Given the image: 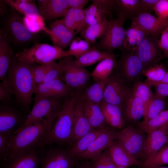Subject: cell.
Instances as JSON below:
<instances>
[{"label": "cell", "mask_w": 168, "mask_h": 168, "mask_svg": "<svg viewBox=\"0 0 168 168\" xmlns=\"http://www.w3.org/2000/svg\"><path fill=\"white\" fill-rule=\"evenodd\" d=\"M33 65L18 61L13 56L7 75L11 93L25 110H28L32 101L35 86Z\"/></svg>", "instance_id": "obj_1"}, {"label": "cell", "mask_w": 168, "mask_h": 168, "mask_svg": "<svg viewBox=\"0 0 168 168\" xmlns=\"http://www.w3.org/2000/svg\"><path fill=\"white\" fill-rule=\"evenodd\" d=\"M81 93L75 92L65 97L53 128L41 147L54 144L62 147L71 146L74 107Z\"/></svg>", "instance_id": "obj_2"}, {"label": "cell", "mask_w": 168, "mask_h": 168, "mask_svg": "<svg viewBox=\"0 0 168 168\" xmlns=\"http://www.w3.org/2000/svg\"><path fill=\"white\" fill-rule=\"evenodd\" d=\"M51 129L44 119L22 128L9 137L5 153L0 158L41 147V143Z\"/></svg>", "instance_id": "obj_3"}, {"label": "cell", "mask_w": 168, "mask_h": 168, "mask_svg": "<svg viewBox=\"0 0 168 168\" xmlns=\"http://www.w3.org/2000/svg\"><path fill=\"white\" fill-rule=\"evenodd\" d=\"M66 52L54 45L38 43L18 53L15 57L18 61L30 65L46 64L66 56Z\"/></svg>", "instance_id": "obj_4"}, {"label": "cell", "mask_w": 168, "mask_h": 168, "mask_svg": "<svg viewBox=\"0 0 168 168\" xmlns=\"http://www.w3.org/2000/svg\"><path fill=\"white\" fill-rule=\"evenodd\" d=\"M60 99L35 97L33 106L26 121L17 131L44 119L49 122L53 128L63 104Z\"/></svg>", "instance_id": "obj_5"}, {"label": "cell", "mask_w": 168, "mask_h": 168, "mask_svg": "<svg viewBox=\"0 0 168 168\" xmlns=\"http://www.w3.org/2000/svg\"><path fill=\"white\" fill-rule=\"evenodd\" d=\"M73 60L72 56L59 59L58 63L60 78L73 92H82L88 82L91 73L85 68L75 65Z\"/></svg>", "instance_id": "obj_6"}, {"label": "cell", "mask_w": 168, "mask_h": 168, "mask_svg": "<svg viewBox=\"0 0 168 168\" xmlns=\"http://www.w3.org/2000/svg\"><path fill=\"white\" fill-rule=\"evenodd\" d=\"M3 18L2 29L10 42L23 44L36 40L37 35L31 32L24 23L23 17L17 12L11 8Z\"/></svg>", "instance_id": "obj_7"}, {"label": "cell", "mask_w": 168, "mask_h": 168, "mask_svg": "<svg viewBox=\"0 0 168 168\" xmlns=\"http://www.w3.org/2000/svg\"><path fill=\"white\" fill-rule=\"evenodd\" d=\"M42 162L40 168H74L78 158L69 147L51 144L42 147Z\"/></svg>", "instance_id": "obj_8"}, {"label": "cell", "mask_w": 168, "mask_h": 168, "mask_svg": "<svg viewBox=\"0 0 168 168\" xmlns=\"http://www.w3.org/2000/svg\"><path fill=\"white\" fill-rule=\"evenodd\" d=\"M125 20L118 16L114 20H109L108 26L104 34L95 46L100 50L113 53L114 50L122 48L125 38L124 24Z\"/></svg>", "instance_id": "obj_9"}, {"label": "cell", "mask_w": 168, "mask_h": 168, "mask_svg": "<svg viewBox=\"0 0 168 168\" xmlns=\"http://www.w3.org/2000/svg\"><path fill=\"white\" fill-rule=\"evenodd\" d=\"M114 67L117 73L128 84L140 81L145 68L135 52L125 50Z\"/></svg>", "instance_id": "obj_10"}, {"label": "cell", "mask_w": 168, "mask_h": 168, "mask_svg": "<svg viewBox=\"0 0 168 168\" xmlns=\"http://www.w3.org/2000/svg\"><path fill=\"white\" fill-rule=\"evenodd\" d=\"M131 89L117 73H111L106 80L102 101L117 105L122 110Z\"/></svg>", "instance_id": "obj_11"}, {"label": "cell", "mask_w": 168, "mask_h": 168, "mask_svg": "<svg viewBox=\"0 0 168 168\" xmlns=\"http://www.w3.org/2000/svg\"><path fill=\"white\" fill-rule=\"evenodd\" d=\"M41 147L1 158L0 168H39L42 162Z\"/></svg>", "instance_id": "obj_12"}, {"label": "cell", "mask_w": 168, "mask_h": 168, "mask_svg": "<svg viewBox=\"0 0 168 168\" xmlns=\"http://www.w3.org/2000/svg\"><path fill=\"white\" fill-rule=\"evenodd\" d=\"M140 130L128 126L117 132L116 140L131 155L137 158L141 156L146 138Z\"/></svg>", "instance_id": "obj_13"}, {"label": "cell", "mask_w": 168, "mask_h": 168, "mask_svg": "<svg viewBox=\"0 0 168 168\" xmlns=\"http://www.w3.org/2000/svg\"><path fill=\"white\" fill-rule=\"evenodd\" d=\"M92 3L85 9L83 23L78 33H80L88 26L99 22L108 16L111 15L112 11H115V0H92Z\"/></svg>", "instance_id": "obj_14"}, {"label": "cell", "mask_w": 168, "mask_h": 168, "mask_svg": "<svg viewBox=\"0 0 168 168\" xmlns=\"http://www.w3.org/2000/svg\"><path fill=\"white\" fill-rule=\"evenodd\" d=\"M27 115H23L12 107L7 105L1 106L0 133L9 136L13 135L25 123Z\"/></svg>", "instance_id": "obj_15"}, {"label": "cell", "mask_w": 168, "mask_h": 168, "mask_svg": "<svg viewBox=\"0 0 168 168\" xmlns=\"http://www.w3.org/2000/svg\"><path fill=\"white\" fill-rule=\"evenodd\" d=\"M117 131L110 127L99 136L84 152L78 155V159L93 160L101 155L114 140Z\"/></svg>", "instance_id": "obj_16"}, {"label": "cell", "mask_w": 168, "mask_h": 168, "mask_svg": "<svg viewBox=\"0 0 168 168\" xmlns=\"http://www.w3.org/2000/svg\"><path fill=\"white\" fill-rule=\"evenodd\" d=\"M147 134L141 156L144 161L153 157L166 144L168 138V123Z\"/></svg>", "instance_id": "obj_17"}, {"label": "cell", "mask_w": 168, "mask_h": 168, "mask_svg": "<svg viewBox=\"0 0 168 168\" xmlns=\"http://www.w3.org/2000/svg\"><path fill=\"white\" fill-rule=\"evenodd\" d=\"M45 32L50 36L54 45L63 49L69 46L77 34L65 26L62 19L53 22Z\"/></svg>", "instance_id": "obj_18"}, {"label": "cell", "mask_w": 168, "mask_h": 168, "mask_svg": "<svg viewBox=\"0 0 168 168\" xmlns=\"http://www.w3.org/2000/svg\"><path fill=\"white\" fill-rule=\"evenodd\" d=\"M73 93L60 77L36 85L34 91L37 97L61 98L70 96Z\"/></svg>", "instance_id": "obj_19"}, {"label": "cell", "mask_w": 168, "mask_h": 168, "mask_svg": "<svg viewBox=\"0 0 168 168\" xmlns=\"http://www.w3.org/2000/svg\"><path fill=\"white\" fill-rule=\"evenodd\" d=\"M40 15L44 21L64 17L69 9L67 0H38Z\"/></svg>", "instance_id": "obj_20"}, {"label": "cell", "mask_w": 168, "mask_h": 168, "mask_svg": "<svg viewBox=\"0 0 168 168\" xmlns=\"http://www.w3.org/2000/svg\"><path fill=\"white\" fill-rule=\"evenodd\" d=\"M11 42L2 28L0 31V79L2 82L9 87L7 75L13 56Z\"/></svg>", "instance_id": "obj_21"}, {"label": "cell", "mask_w": 168, "mask_h": 168, "mask_svg": "<svg viewBox=\"0 0 168 168\" xmlns=\"http://www.w3.org/2000/svg\"><path fill=\"white\" fill-rule=\"evenodd\" d=\"M92 129L85 115L82 102L79 97L74 107L71 147L80 138Z\"/></svg>", "instance_id": "obj_22"}, {"label": "cell", "mask_w": 168, "mask_h": 168, "mask_svg": "<svg viewBox=\"0 0 168 168\" xmlns=\"http://www.w3.org/2000/svg\"><path fill=\"white\" fill-rule=\"evenodd\" d=\"M132 22L137 25L148 35L156 38L161 34L166 25L158 18L146 12L134 17Z\"/></svg>", "instance_id": "obj_23"}, {"label": "cell", "mask_w": 168, "mask_h": 168, "mask_svg": "<svg viewBox=\"0 0 168 168\" xmlns=\"http://www.w3.org/2000/svg\"><path fill=\"white\" fill-rule=\"evenodd\" d=\"M147 36L138 47L135 53L145 68L156 64L159 56L155 39Z\"/></svg>", "instance_id": "obj_24"}, {"label": "cell", "mask_w": 168, "mask_h": 168, "mask_svg": "<svg viewBox=\"0 0 168 168\" xmlns=\"http://www.w3.org/2000/svg\"><path fill=\"white\" fill-rule=\"evenodd\" d=\"M113 161L118 167L127 168L133 165L141 164V162L128 152L116 140L107 148Z\"/></svg>", "instance_id": "obj_25"}, {"label": "cell", "mask_w": 168, "mask_h": 168, "mask_svg": "<svg viewBox=\"0 0 168 168\" xmlns=\"http://www.w3.org/2000/svg\"><path fill=\"white\" fill-rule=\"evenodd\" d=\"M122 111L128 119L134 121L144 118L146 113L143 104L133 93L132 91L125 101Z\"/></svg>", "instance_id": "obj_26"}, {"label": "cell", "mask_w": 168, "mask_h": 168, "mask_svg": "<svg viewBox=\"0 0 168 168\" xmlns=\"http://www.w3.org/2000/svg\"><path fill=\"white\" fill-rule=\"evenodd\" d=\"M115 11L118 16L123 17L125 20L132 19L139 14L145 12L140 0H115Z\"/></svg>", "instance_id": "obj_27"}, {"label": "cell", "mask_w": 168, "mask_h": 168, "mask_svg": "<svg viewBox=\"0 0 168 168\" xmlns=\"http://www.w3.org/2000/svg\"><path fill=\"white\" fill-rule=\"evenodd\" d=\"M82 101L85 115L92 129L105 126L104 116L100 105L88 101Z\"/></svg>", "instance_id": "obj_28"}, {"label": "cell", "mask_w": 168, "mask_h": 168, "mask_svg": "<svg viewBox=\"0 0 168 168\" xmlns=\"http://www.w3.org/2000/svg\"><path fill=\"white\" fill-rule=\"evenodd\" d=\"M113 53H110L96 49L94 46L89 51L73 60L74 64L78 67H85L92 65L109 57H115Z\"/></svg>", "instance_id": "obj_29"}, {"label": "cell", "mask_w": 168, "mask_h": 168, "mask_svg": "<svg viewBox=\"0 0 168 168\" xmlns=\"http://www.w3.org/2000/svg\"><path fill=\"white\" fill-rule=\"evenodd\" d=\"M106 80L95 82L81 92L79 98L82 101H88L100 105L103 101Z\"/></svg>", "instance_id": "obj_30"}, {"label": "cell", "mask_w": 168, "mask_h": 168, "mask_svg": "<svg viewBox=\"0 0 168 168\" xmlns=\"http://www.w3.org/2000/svg\"><path fill=\"white\" fill-rule=\"evenodd\" d=\"M106 126L104 127L93 129L78 139L69 148L72 154L77 157L86 151L91 144L107 129Z\"/></svg>", "instance_id": "obj_31"}, {"label": "cell", "mask_w": 168, "mask_h": 168, "mask_svg": "<svg viewBox=\"0 0 168 168\" xmlns=\"http://www.w3.org/2000/svg\"><path fill=\"white\" fill-rule=\"evenodd\" d=\"M109 21V20L105 18L99 22L88 26L80 33V38L93 45L104 34Z\"/></svg>", "instance_id": "obj_32"}, {"label": "cell", "mask_w": 168, "mask_h": 168, "mask_svg": "<svg viewBox=\"0 0 168 168\" xmlns=\"http://www.w3.org/2000/svg\"><path fill=\"white\" fill-rule=\"evenodd\" d=\"M116 62L115 57L106 58L100 61L91 74L95 82L105 80L111 74Z\"/></svg>", "instance_id": "obj_33"}, {"label": "cell", "mask_w": 168, "mask_h": 168, "mask_svg": "<svg viewBox=\"0 0 168 168\" xmlns=\"http://www.w3.org/2000/svg\"><path fill=\"white\" fill-rule=\"evenodd\" d=\"M12 8L24 16L40 15L35 2L32 0H5Z\"/></svg>", "instance_id": "obj_34"}, {"label": "cell", "mask_w": 168, "mask_h": 168, "mask_svg": "<svg viewBox=\"0 0 168 168\" xmlns=\"http://www.w3.org/2000/svg\"><path fill=\"white\" fill-rule=\"evenodd\" d=\"M85 9L69 8L65 16L62 19L65 25L77 34L83 24L85 16Z\"/></svg>", "instance_id": "obj_35"}, {"label": "cell", "mask_w": 168, "mask_h": 168, "mask_svg": "<svg viewBox=\"0 0 168 168\" xmlns=\"http://www.w3.org/2000/svg\"><path fill=\"white\" fill-rule=\"evenodd\" d=\"M151 86L145 82H143L138 81L133 83L131 89L133 93L143 104L146 113L148 105L154 95L152 91Z\"/></svg>", "instance_id": "obj_36"}, {"label": "cell", "mask_w": 168, "mask_h": 168, "mask_svg": "<svg viewBox=\"0 0 168 168\" xmlns=\"http://www.w3.org/2000/svg\"><path fill=\"white\" fill-rule=\"evenodd\" d=\"M168 123V109L145 122L139 124L140 130L148 134L163 127Z\"/></svg>", "instance_id": "obj_37"}, {"label": "cell", "mask_w": 168, "mask_h": 168, "mask_svg": "<svg viewBox=\"0 0 168 168\" xmlns=\"http://www.w3.org/2000/svg\"><path fill=\"white\" fill-rule=\"evenodd\" d=\"M93 47L89 42L81 38L75 37L70 44L69 49L66 51V56L78 58L90 51Z\"/></svg>", "instance_id": "obj_38"}, {"label": "cell", "mask_w": 168, "mask_h": 168, "mask_svg": "<svg viewBox=\"0 0 168 168\" xmlns=\"http://www.w3.org/2000/svg\"><path fill=\"white\" fill-rule=\"evenodd\" d=\"M166 72L162 64H155L144 68L142 74L147 78L145 82L148 83H159L162 80Z\"/></svg>", "instance_id": "obj_39"}, {"label": "cell", "mask_w": 168, "mask_h": 168, "mask_svg": "<svg viewBox=\"0 0 168 168\" xmlns=\"http://www.w3.org/2000/svg\"><path fill=\"white\" fill-rule=\"evenodd\" d=\"M168 164V144L165 145L151 159L142 163L143 168H154Z\"/></svg>", "instance_id": "obj_40"}, {"label": "cell", "mask_w": 168, "mask_h": 168, "mask_svg": "<svg viewBox=\"0 0 168 168\" xmlns=\"http://www.w3.org/2000/svg\"><path fill=\"white\" fill-rule=\"evenodd\" d=\"M166 106L165 99L154 95L147 108L146 114L142 122H145L155 117L164 110Z\"/></svg>", "instance_id": "obj_41"}, {"label": "cell", "mask_w": 168, "mask_h": 168, "mask_svg": "<svg viewBox=\"0 0 168 168\" xmlns=\"http://www.w3.org/2000/svg\"><path fill=\"white\" fill-rule=\"evenodd\" d=\"M23 22L28 29L32 33L36 34L47 30L44 23V20L40 15L30 16H24Z\"/></svg>", "instance_id": "obj_42"}, {"label": "cell", "mask_w": 168, "mask_h": 168, "mask_svg": "<svg viewBox=\"0 0 168 168\" xmlns=\"http://www.w3.org/2000/svg\"><path fill=\"white\" fill-rule=\"evenodd\" d=\"M90 163L92 168H117L112 159L107 148L97 158Z\"/></svg>", "instance_id": "obj_43"}, {"label": "cell", "mask_w": 168, "mask_h": 168, "mask_svg": "<svg viewBox=\"0 0 168 168\" xmlns=\"http://www.w3.org/2000/svg\"><path fill=\"white\" fill-rule=\"evenodd\" d=\"M147 35H149L142 29L132 22L130 26L125 30V37H131L135 39L138 46Z\"/></svg>", "instance_id": "obj_44"}, {"label": "cell", "mask_w": 168, "mask_h": 168, "mask_svg": "<svg viewBox=\"0 0 168 168\" xmlns=\"http://www.w3.org/2000/svg\"><path fill=\"white\" fill-rule=\"evenodd\" d=\"M100 106L103 115L111 117L123 118L122 110L119 106L102 101Z\"/></svg>", "instance_id": "obj_45"}, {"label": "cell", "mask_w": 168, "mask_h": 168, "mask_svg": "<svg viewBox=\"0 0 168 168\" xmlns=\"http://www.w3.org/2000/svg\"><path fill=\"white\" fill-rule=\"evenodd\" d=\"M53 62L38 66H35L33 65L32 73L35 86L42 82L45 75Z\"/></svg>", "instance_id": "obj_46"}, {"label": "cell", "mask_w": 168, "mask_h": 168, "mask_svg": "<svg viewBox=\"0 0 168 168\" xmlns=\"http://www.w3.org/2000/svg\"><path fill=\"white\" fill-rule=\"evenodd\" d=\"M154 11L158 16V18L166 24L168 21V0H158Z\"/></svg>", "instance_id": "obj_47"}, {"label": "cell", "mask_w": 168, "mask_h": 168, "mask_svg": "<svg viewBox=\"0 0 168 168\" xmlns=\"http://www.w3.org/2000/svg\"><path fill=\"white\" fill-rule=\"evenodd\" d=\"M58 77H60V69L58 63L54 61L46 73L42 83L47 82Z\"/></svg>", "instance_id": "obj_48"}, {"label": "cell", "mask_w": 168, "mask_h": 168, "mask_svg": "<svg viewBox=\"0 0 168 168\" xmlns=\"http://www.w3.org/2000/svg\"><path fill=\"white\" fill-rule=\"evenodd\" d=\"M148 84L154 86L155 96L164 99L168 96V83H152Z\"/></svg>", "instance_id": "obj_49"}, {"label": "cell", "mask_w": 168, "mask_h": 168, "mask_svg": "<svg viewBox=\"0 0 168 168\" xmlns=\"http://www.w3.org/2000/svg\"><path fill=\"white\" fill-rule=\"evenodd\" d=\"M158 46L164 52L165 57H168V21L166 27L161 34Z\"/></svg>", "instance_id": "obj_50"}, {"label": "cell", "mask_w": 168, "mask_h": 168, "mask_svg": "<svg viewBox=\"0 0 168 168\" xmlns=\"http://www.w3.org/2000/svg\"><path fill=\"white\" fill-rule=\"evenodd\" d=\"M104 116L105 123L112 127L122 128L124 124V120L123 117H114L106 115Z\"/></svg>", "instance_id": "obj_51"}, {"label": "cell", "mask_w": 168, "mask_h": 168, "mask_svg": "<svg viewBox=\"0 0 168 168\" xmlns=\"http://www.w3.org/2000/svg\"><path fill=\"white\" fill-rule=\"evenodd\" d=\"M145 12L151 14L154 11L156 3L158 0H140Z\"/></svg>", "instance_id": "obj_52"}, {"label": "cell", "mask_w": 168, "mask_h": 168, "mask_svg": "<svg viewBox=\"0 0 168 168\" xmlns=\"http://www.w3.org/2000/svg\"><path fill=\"white\" fill-rule=\"evenodd\" d=\"M69 8L84 9L88 0H67Z\"/></svg>", "instance_id": "obj_53"}, {"label": "cell", "mask_w": 168, "mask_h": 168, "mask_svg": "<svg viewBox=\"0 0 168 168\" xmlns=\"http://www.w3.org/2000/svg\"><path fill=\"white\" fill-rule=\"evenodd\" d=\"M10 136L7 134L0 133V157L5 153L7 140Z\"/></svg>", "instance_id": "obj_54"}, {"label": "cell", "mask_w": 168, "mask_h": 168, "mask_svg": "<svg viewBox=\"0 0 168 168\" xmlns=\"http://www.w3.org/2000/svg\"><path fill=\"white\" fill-rule=\"evenodd\" d=\"M9 90L7 89L2 82L0 84V100L2 101L9 100L10 94Z\"/></svg>", "instance_id": "obj_55"}, {"label": "cell", "mask_w": 168, "mask_h": 168, "mask_svg": "<svg viewBox=\"0 0 168 168\" xmlns=\"http://www.w3.org/2000/svg\"><path fill=\"white\" fill-rule=\"evenodd\" d=\"M75 168H92L90 163L88 160L78 159Z\"/></svg>", "instance_id": "obj_56"}, {"label": "cell", "mask_w": 168, "mask_h": 168, "mask_svg": "<svg viewBox=\"0 0 168 168\" xmlns=\"http://www.w3.org/2000/svg\"><path fill=\"white\" fill-rule=\"evenodd\" d=\"M0 15L2 18L5 17L8 13L7 5L4 0L0 1Z\"/></svg>", "instance_id": "obj_57"}, {"label": "cell", "mask_w": 168, "mask_h": 168, "mask_svg": "<svg viewBox=\"0 0 168 168\" xmlns=\"http://www.w3.org/2000/svg\"><path fill=\"white\" fill-rule=\"evenodd\" d=\"M159 83H168V72H167L162 80Z\"/></svg>", "instance_id": "obj_58"}, {"label": "cell", "mask_w": 168, "mask_h": 168, "mask_svg": "<svg viewBox=\"0 0 168 168\" xmlns=\"http://www.w3.org/2000/svg\"><path fill=\"white\" fill-rule=\"evenodd\" d=\"M154 168H168V167H162L161 166H160L156 167Z\"/></svg>", "instance_id": "obj_59"}, {"label": "cell", "mask_w": 168, "mask_h": 168, "mask_svg": "<svg viewBox=\"0 0 168 168\" xmlns=\"http://www.w3.org/2000/svg\"><path fill=\"white\" fill-rule=\"evenodd\" d=\"M166 144H168V139H167V142H166Z\"/></svg>", "instance_id": "obj_60"}, {"label": "cell", "mask_w": 168, "mask_h": 168, "mask_svg": "<svg viewBox=\"0 0 168 168\" xmlns=\"http://www.w3.org/2000/svg\"><path fill=\"white\" fill-rule=\"evenodd\" d=\"M117 168H125L122 167H118Z\"/></svg>", "instance_id": "obj_61"}]
</instances>
